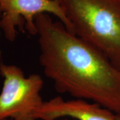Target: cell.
I'll return each instance as SVG.
<instances>
[{
	"mask_svg": "<svg viewBox=\"0 0 120 120\" xmlns=\"http://www.w3.org/2000/svg\"><path fill=\"white\" fill-rule=\"evenodd\" d=\"M42 13L56 16L71 32L59 0H0V29L5 38L13 42L19 31L36 35L35 18Z\"/></svg>",
	"mask_w": 120,
	"mask_h": 120,
	"instance_id": "obj_4",
	"label": "cell"
},
{
	"mask_svg": "<svg viewBox=\"0 0 120 120\" xmlns=\"http://www.w3.org/2000/svg\"><path fill=\"white\" fill-rule=\"evenodd\" d=\"M35 22L39 61L56 91L91 101L120 115V69L51 15L39 14Z\"/></svg>",
	"mask_w": 120,
	"mask_h": 120,
	"instance_id": "obj_1",
	"label": "cell"
},
{
	"mask_svg": "<svg viewBox=\"0 0 120 120\" xmlns=\"http://www.w3.org/2000/svg\"><path fill=\"white\" fill-rule=\"evenodd\" d=\"M68 120V119H66V118H65V119H62V120Z\"/></svg>",
	"mask_w": 120,
	"mask_h": 120,
	"instance_id": "obj_6",
	"label": "cell"
},
{
	"mask_svg": "<svg viewBox=\"0 0 120 120\" xmlns=\"http://www.w3.org/2000/svg\"><path fill=\"white\" fill-rule=\"evenodd\" d=\"M77 120H120V115L84 99L64 100L61 96L43 101L35 113L36 120H57L61 117Z\"/></svg>",
	"mask_w": 120,
	"mask_h": 120,
	"instance_id": "obj_5",
	"label": "cell"
},
{
	"mask_svg": "<svg viewBox=\"0 0 120 120\" xmlns=\"http://www.w3.org/2000/svg\"></svg>",
	"mask_w": 120,
	"mask_h": 120,
	"instance_id": "obj_7",
	"label": "cell"
},
{
	"mask_svg": "<svg viewBox=\"0 0 120 120\" xmlns=\"http://www.w3.org/2000/svg\"><path fill=\"white\" fill-rule=\"evenodd\" d=\"M4 78L0 93V120H36L35 113L43 104L40 94L43 80L40 75L27 77L20 68L0 62Z\"/></svg>",
	"mask_w": 120,
	"mask_h": 120,
	"instance_id": "obj_3",
	"label": "cell"
},
{
	"mask_svg": "<svg viewBox=\"0 0 120 120\" xmlns=\"http://www.w3.org/2000/svg\"><path fill=\"white\" fill-rule=\"evenodd\" d=\"M71 32L120 69V0H59Z\"/></svg>",
	"mask_w": 120,
	"mask_h": 120,
	"instance_id": "obj_2",
	"label": "cell"
}]
</instances>
